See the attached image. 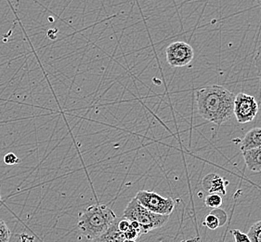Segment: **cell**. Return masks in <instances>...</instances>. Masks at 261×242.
Returning <instances> with one entry per match:
<instances>
[{
  "instance_id": "obj_14",
  "label": "cell",
  "mask_w": 261,
  "mask_h": 242,
  "mask_svg": "<svg viewBox=\"0 0 261 242\" xmlns=\"http://www.w3.org/2000/svg\"><path fill=\"white\" fill-rule=\"evenodd\" d=\"M11 232L5 222L0 219V242L10 241Z\"/></svg>"
},
{
  "instance_id": "obj_1",
  "label": "cell",
  "mask_w": 261,
  "mask_h": 242,
  "mask_svg": "<svg viewBox=\"0 0 261 242\" xmlns=\"http://www.w3.org/2000/svg\"><path fill=\"white\" fill-rule=\"evenodd\" d=\"M234 99V93L223 86H207L196 92L197 110L204 119L222 125L233 116Z\"/></svg>"
},
{
  "instance_id": "obj_20",
  "label": "cell",
  "mask_w": 261,
  "mask_h": 242,
  "mask_svg": "<svg viewBox=\"0 0 261 242\" xmlns=\"http://www.w3.org/2000/svg\"><path fill=\"white\" fill-rule=\"evenodd\" d=\"M256 3H257V5L259 6L261 8V0H256Z\"/></svg>"
},
{
  "instance_id": "obj_13",
  "label": "cell",
  "mask_w": 261,
  "mask_h": 242,
  "mask_svg": "<svg viewBox=\"0 0 261 242\" xmlns=\"http://www.w3.org/2000/svg\"><path fill=\"white\" fill-rule=\"evenodd\" d=\"M204 225L205 227H208V229L216 230L217 228H219L220 227V220L218 219L217 216L213 214L212 212H210L208 215L205 217Z\"/></svg>"
},
{
  "instance_id": "obj_15",
  "label": "cell",
  "mask_w": 261,
  "mask_h": 242,
  "mask_svg": "<svg viewBox=\"0 0 261 242\" xmlns=\"http://www.w3.org/2000/svg\"><path fill=\"white\" fill-rule=\"evenodd\" d=\"M141 231L140 229H136L131 227L125 232V241H136L139 237H141Z\"/></svg>"
},
{
  "instance_id": "obj_8",
  "label": "cell",
  "mask_w": 261,
  "mask_h": 242,
  "mask_svg": "<svg viewBox=\"0 0 261 242\" xmlns=\"http://www.w3.org/2000/svg\"><path fill=\"white\" fill-rule=\"evenodd\" d=\"M243 157L247 168L253 173L261 172V147L243 151Z\"/></svg>"
},
{
  "instance_id": "obj_17",
  "label": "cell",
  "mask_w": 261,
  "mask_h": 242,
  "mask_svg": "<svg viewBox=\"0 0 261 242\" xmlns=\"http://www.w3.org/2000/svg\"><path fill=\"white\" fill-rule=\"evenodd\" d=\"M211 212L217 216L218 219L220 220V227H222L223 225L226 224V222L228 220V216L223 210H220L219 208H215L214 210Z\"/></svg>"
},
{
  "instance_id": "obj_21",
  "label": "cell",
  "mask_w": 261,
  "mask_h": 242,
  "mask_svg": "<svg viewBox=\"0 0 261 242\" xmlns=\"http://www.w3.org/2000/svg\"><path fill=\"white\" fill-rule=\"evenodd\" d=\"M0 201H1V196H0Z\"/></svg>"
},
{
  "instance_id": "obj_7",
  "label": "cell",
  "mask_w": 261,
  "mask_h": 242,
  "mask_svg": "<svg viewBox=\"0 0 261 242\" xmlns=\"http://www.w3.org/2000/svg\"><path fill=\"white\" fill-rule=\"evenodd\" d=\"M229 184L220 175L217 174H209L205 175L202 181L203 189L208 194L226 195V185Z\"/></svg>"
},
{
  "instance_id": "obj_2",
  "label": "cell",
  "mask_w": 261,
  "mask_h": 242,
  "mask_svg": "<svg viewBox=\"0 0 261 242\" xmlns=\"http://www.w3.org/2000/svg\"><path fill=\"white\" fill-rule=\"evenodd\" d=\"M115 218V212L108 206L91 205L79 213L77 227L84 237L96 240L105 234Z\"/></svg>"
},
{
  "instance_id": "obj_10",
  "label": "cell",
  "mask_w": 261,
  "mask_h": 242,
  "mask_svg": "<svg viewBox=\"0 0 261 242\" xmlns=\"http://www.w3.org/2000/svg\"><path fill=\"white\" fill-rule=\"evenodd\" d=\"M95 241H125V233L121 232L118 229L116 218L105 234L101 235L99 238H97Z\"/></svg>"
},
{
  "instance_id": "obj_18",
  "label": "cell",
  "mask_w": 261,
  "mask_h": 242,
  "mask_svg": "<svg viewBox=\"0 0 261 242\" xmlns=\"http://www.w3.org/2000/svg\"><path fill=\"white\" fill-rule=\"evenodd\" d=\"M4 162L7 165H14V164L20 163L21 160L17 158L14 153H8L4 156Z\"/></svg>"
},
{
  "instance_id": "obj_3",
  "label": "cell",
  "mask_w": 261,
  "mask_h": 242,
  "mask_svg": "<svg viewBox=\"0 0 261 242\" xmlns=\"http://www.w3.org/2000/svg\"><path fill=\"white\" fill-rule=\"evenodd\" d=\"M124 217L129 221H136L141 226L142 235L148 232L157 229L167 224L169 216L158 214L148 210L144 206L141 205L140 201L134 198L125 207Z\"/></svg>"
},
{
  "instance_id": "obj_4",
  "label": "cell",
  "mask_w": 261,
  "mask_h": 242,
  "mask_svg": "<svg viewBox=\"0 0 261 242\" xmlns=\"http://www.w3.org/2000/svg\"><path fill=\"white\" fill-rule=\"evenodd\" d=\"M135 198L141 205L158 214L170 215L175 208L174 200L171 198H164L151 191L141 190L137 193Z\"/></svg>"
},
{
  "instance_id": "obj_19",
  "label": "cell",
  "mask_w": 261,
  "mask_h": 242,
  "mask_svg": "<svg viewBox=\"0 0 261 242\" xmlns=\"http://www.w3.org/2000/svg\"><path fill=\"white\" fill-rule=\"evenodd\" d=\"M255 63H256V69H257V72H258V75H259L261 79V46L258 49L257 53H256Z\"/></svg>"
},
{
  "instance_id": "obj_9",
  "label": "cell",
  "mask_w": 261,
  "mask_h": 242,
  "mask_svg": "<svg viewBox=\"0 0 261 242\" xmlns=\"http://www.w3.org/2000/svg\"><path fill=\"white\" fill-rule=\"evenodd\" d=\"M261 147V128H253L246 133L241 142V151Z\"/></svg>"
},
{
  "instance_id": "obj_12",
  "label": "cell",
  "mask_w": 261,
  "mask_h": 242,
  "mask_svg": "<svg viewBox=\"0 0 261 242\" xmlns=\"http://www.w3.org/2000/svg\"><path fill=\"white\" fill-rule=\"evenodd\" d=\"M223 200L221 198V196L219 194H208V196L205 198L204 200V204L208 208H220L222 205Z\"/></svg>"
},
{
  "instance_id": "obj_6",
  "label": "cell",
  "mask_w": 261,
  "mask_h": 242,
  "mask_svg": "<svg viewBox=\"0 0 261 242\" xmlns=\"http://www.w3.org/2000/svg\"><path fill=\"white\" fill-rule=\"evenodd\" d=\"M168 64L172 67H182L193 61L194 52L191 45L184 41L171 43L166 49Z\"/></svg>"
},
{
  "instance_id": "obj_16",
  "label": "cell",
  "mask_w": 261,
  "mask_h": 242,
  "mask_svg": "<svg viewBox=\"0 0 261 242\" xmlns=\"http://www.w3.org/2000/svg\"><path fill=\"white\" fill-rule=\"evenodd\" d=\"M231 234L233 235L234 240L236 242H250V239L247 236V234L241 232L239 229H232Z\"/></svg>"
},
{
  "instance_id": "obj_11",
  "label": "cell",
  "mask_w": 261,
  "mask_h": 242,
  "mask_svg": "<svg viewBox=\"0 0 261 242\" xmlns=\"http://www.w3.org/2000/svg\"><path fill=\"white\" fill-rule=\"evenodd\" d=\"M247 236L250 239V242H261V220L256 222L250 227Z\"/></svg>"
},
{
  "instance_id": "obj_5",
  "label": "cell",
  "mask_w": 261,
  "mask_h": 242,
  "mask_svg": "<svg viewBox=\"0 0 261 242\" xmlns=\"http://www.w3.org/2000/svg\"><path fill=\"white\" fill-rule=\"evenodd\" d=\"M258 112V105L252 95L241 92L235 96L233 115L240 124L254 120Z\"/></svg>"
}]
</instances>
